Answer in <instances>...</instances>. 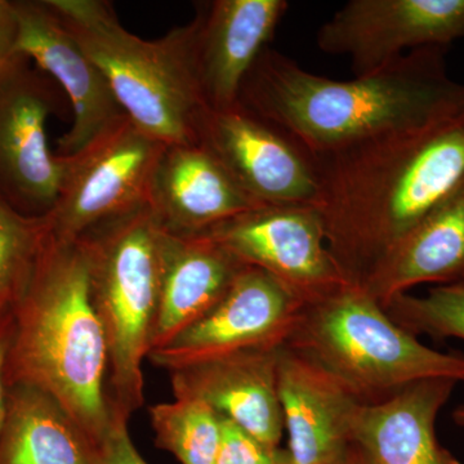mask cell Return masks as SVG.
Segmentation results:
<instances>
[{"label": "cell", "instance_id": "6", "mask_svg": "<svg viewBox=\"0 0 464 464\" xmlns=\"http://www.w3.org/2000/svg\"><path fill=\"white\" fill-rule=\"evenodd\" d=\"M164 232L148 204L82 237L108 338L110 398L127 420L145 400L142 364L157 320Z\"/></svg>", "mask_w": 464, "mask_h": 464}, {"label": "cell", "instance_id": "21", "mask_svg": "<svg viewBox=\"0 0 464 464\" xmlns=\"http://www.w3.org/2000/svg\"><path fill=\"white\" fill-rule=\"evenodd\" d=\"M101 445L65 406L32 384H8L0 464H99Z\"/></svg>", "mask_w": 464, "mask_h": 464}, {"label": "cell", "instance_id": "11", "mask_svg": "<svg viewBox=\"0 0 464 464\" xmlns=\"http://www.w3.org/2000/svg\"><path fill=\"white\" fill-rule=\"evenodd\" d=\"M464 38V0H351L317 32L320 51L350 57L356 76L409 52Z\"/></svg>", "mask_w": 464, "mask_h": 464}, {"label": "cell", "instance_id": "2", "mask_svg": "<svg viewBox=\"0 0 464 464\" xmlns=\"http://www.w3.org/2000/svg\"><path fill=\"white\" fill-rule=\"evenodd\" d=\"M239 102L314 155L462 115L464 84L449 76L442 47L409 52L351 81L313 74L266 48Z\"/></svg>", "mask_w": 464, "mask_h": 464}, {"label": "cell", "instance_id": "25", "mask_svg": "<svg viewBox=\"0 0 464 464\" xmlns=\"http://www.w3.org/2000/svg\"><path fill=\"white\" fill-rule=\"evenodd\" d=\"M216 464H293L288 449L271 447L222 418L221 445Z\"/></svg>", "mask_w": 464, "mask_h": 464}, {"label": "cell", "instance_id": "1", "mask_svg": "<svg viewBox=\"0 0 464 464\" xmlns=\"http://www.w3.org/2000/svg\"><path fill=\"white\" fill-rule=\"evenodd\" d=\"M326 244L351 285L464 183V114L310 155Z\"/></svg>", "mask_w": 464, "mask_h": 464}, {"label": "cell", "instance_id": "24", "mask_svg": "<svg viewBox=\"0 0 464 464\" xmlns=\"http://www.w3.org/2000/svg\"><path fill=\"white\" fill-rule=\"evenodd\" d=\"M383 308L414 337L464 341V283L436 285L424 295H395Z\"/></svg>", "mask_w": 464, "mask_h": 464}, {"label": "cell", "instance_id": "16", "mask_svg": "<svg viewBox=\"0 0 464 464\" xmlns=\"http://www.w3.org/2000/svg\"><path fill=\"white\" fill-rule=\"evenodd\" d=\"M279 348H258L169 372L174 398L200 400L253 438L280 447Z\"/></svg>", "mask_w": 464, "mask_h": 464}, {"label": "cell", "instance_id": "17", "mask_svg": "<svg viewBox=\"0 0 464 464\" xmlns=\"http://www.w3.org/2000/svg\"><path fill=\"white\" fill-rule=\"evenodd\" d=\"M149 206L174 235L201 234L264 207L200 143L167 146L152 177Z\"/></svg>", "mask_w": 464, "mask_h": 464}, {"label": "cell", "instance_id": "15", "mask_svg": "<svg viewBox=\"0 0 464 464\" xmlns=\"http://www.w3.org/2000/svg\"><path fill=\"white\" fill-rule=\"evenodd\" d=\"M277 391L293 464H340L353 444V422L362 405L286 344L277 355Z\"/></svg>", "mask_w": 464, "mask_h": 464}, {"label": "cell", "instance_id": "14", "mask_svg": "<svg viewBox=\"0 0 464 464\" xmlns=\"http://www.w3.org/2000/svg\"><path fill=\"white\" fill-rule=\"evenodd\" d=\"M288 8L285 0H216L198 12L194 63L208 108L239 103L246 76Z\"/></svg>", "mask_w": 464, "mask_h": 464}, {"label": "cell", "instance_id": "20", "mask_svg": "<svg viewBox=\"0 0 464 464\" xmlns=\"http://www.w3.org/2000/svg\"><path fill=\"white\" fill-rule=\"evenodd\" d=\"M464 283V183L382 257L362 288L382 307L420 284Z\"/></svg>", "mask_w": 464, "mask_h": 464}, {"label": "cell", "instance_id": "7", "mask_svg": "<svg viewBox=\"0 0 464 464\" xmlns=\"http://www.w3.org/2000/svg\"><path fill=\"white\" fill-rule=\"evenodd\" d=\"M167 145L124 119L72 157L63 159L56 204L45 217L52 237L75 241L148 206Z\"/></svg>", "mask_w": 464, "mask_h": 464}, {"label": "cell", "instance_id": "23", "mask_svg": "<svg viewBox=\"0 0 464 464\" xmlns=\"http://www.w3.org/2000/svg\"><path fill=\"white\" fill-rule=\"evenodd\" d=\"M50 237L47 219L21 215L0 199V317L26 292Z\"/></svg>", "mask_w": 464, "mask_h": 464}, {"label": "cell", "instance_id": "29", "mask_svg": "<svg viewBox=\"0 0 464 464\" xmlns=\"http://www.w3.org/2000/svg\"><path fill=\"white\" fill-rule=\"evenodd\" d=\"M340 464H374L373 460L366 456L365 451L362 448L357 447L356 444L351 445L348 449L346 457Z\"/></svg>", "mask_w": 464, "mask_h": 464}, {"label": "cell", "instance_id": "12", "mask_svg": "<svg viewBox=\"0 0 464 464\" xmlns=\"http://www.w3.org/2000/svg\"><path fill=\"white\" fill-rule=\"evenodd\" d=\"M199 143L256 203L315 207L319 181L313 158L240 102L208 110Z\"/></svg>", "mask_w": 464, "mask_h": 464}, {"label": "cell", "instance_id": "28", "mask_svg": "<svg viewBox=\"0 0 464 464\" xmlns=\"http://www.w3.org/2000/svg\"><path fill=\"white\" fill-rule=\"evenodd\" d=\"M12 332H14V311L0 317V432H2L5 411H7V362Z\"/></svg>", "mask_w": 464, "mask_h": 464}, {"label": "cell", "instance_id": "13", "mask_svg": "<svg viewBox=\"0 0 464 464\" xmlns=\"http://www.w3.org/2000/svg\"><path fill=\"white\" fill-rule=\"evenodd\" d=\"M18 18L17 56L33 61L70 100L72 128L60 140L56 155L72 157L128 116L99 67L56 11L45 2H14Z\"/></svg>", "mask_w": 464, "mask_h": 464}, {"label": "cell", "instance_id": "5", "mask_svg": "<svg viewBox=\"0 0 464 464\" xmlns=\"http://www.w3.org/2000/svg\"><path fill=\"white\" fill-rule=\"evenodd\" d=\"M286 346L357 400L382 404L430 378L464 383V353H441L393 322L362 286L348 285L302 310Z\"/></svg>", "mask_w": 464, "mask_h": 464}, {"label": "cell", "instance_id": "19", "mask_svg": "<svg viewBox=\"0 0 464 464\" xmlns=\"http://www.w3.org/2000/svg\"><path fill=\"white\" fill-rule=\"evenodd\" d=\"M457 382L430 378L382 404L360 406L353 444L374 464H462L436 435V420Z\"/></svg>", "mask_w": 464, "mask_h": 464}, {"label": "cell", "instance_id": "10", "mask_svg": "<svg viewBox=\"0 0 464 464\" xmlns=\"http://www.w3.org/2000/svg\"><path fill=\"white\" fill-rule=\"evenodd\" d=\"M304 304L282 283L246 265L206 315L167 346L150 353L152 365L177 371L258 348L284 346Z\"/></svg>", "mask_w": 464, "mask_h": 464}, {"label": "cell", "instance_id": "30", "mask_svg": "<svg viewBox=\"0 0 464 464\" xmlns=\"http://www.w3.org/2000/svg\"><path fill=\"white\" fill-rule=\"evenodd\" d=\"M451 418H453V422L456 423L457 426L463 427L464 429V402L454 409Z\"/></svg>", "mask_w": 464, "mask_h": 464}, {"label": "cell", "instance_id": "18", "mask_svg": "<svg viewBox=\"0 0 464 464\" xmlns=\"http://www.w3.org/2000/svg\"><path fill=\"white\" fill-rule=\"evenodd\" d=\"M246 266L206 234L174 235L166 230L150 353L167 346L206 315Z\"/></svg>", "mask_w": 464, "mask_h": 464}, {"label": "cell", "instance_id": "27", "mask_svg": "<svg viewBox=\"0 0 464 464\" xmlns=\"http://www.w3.org/2000/svg\"><path fill=\"white\" fill-rule=\"evenodd\" d=\"M18 18L16 5L0 0V72L17 57Z\"/></svg>", "mask_w": 464, "mask_h": 464}, {"label": "cell", "instance_id": "22", "mask_svg": "<svg viewBox=\"0 0 464 464\" xmlns=\"http://www.w3.org/2000/svg\"><path fill=\"white\" fill-rule=\"evenodd\" d=\"M159 448L181 464H216L222 417L200 400L176 398L149 409Z\"/></svg>", "mask_w": 464, "mask_h": 464}, {"label": "cell", "instance_id": "8", "mask_svg": "<svg viewBox=\"0 0 464 464\" xmlns=\"http://www.w3.org/2000/svg\"><path fill=\"white\" fill-rule=\"evenodd\" d=\"M48 78L23 56L0 72V199L34 218L50 215L63 179V159L51 151L45 133L58 109Z\"/></svg>", "mask_w": 464, "mask_h": 464}, {"label": "cell", "instance_id": "9", "mask_svg": "<svg viewBox=\"0 0 464 464\" xmlns=\"http://www.w3.org/2000/svg\"><path fill=\"white\" fill-rule=\"evenodd\" d=\"M243 264L265 271L304 304L348 285L315 207L264 206L206 232Z\"/></svg>", "mask_w": 464, "mask_h": 464}, {"label": "cell", "instance_id": "26", "mask_svg": "<svg viewBox=\"0 0 464 464\" xmlns=\"http://www.w3.org/2000/svg\"><path fill=\"white\" fill-rule=\"evenodd\" d=\"M99 464H149L130 439L127 418L116 415L111 429L101 444Z\"/></svg>", "mask_w": 464, "mask_h": 464}, {"label": "cell", "instance_id": "4", "mask_svg": "<svg viewBox=\"0 0 464 464\" xmlns=\"http://www.w3.org/2000/svg\"><path fill=\"white\" fill-rule=\"evenodd\" d=\"M47 2L137 128L167 146L199 143L201 121L209 108L195 72L194 21L158 41H143L121 26L111 3Z\"/></svg>", "mask_w": 464, "mask_h": 464}, {"label": "cell", "instance_id": "3", "mask_svg": "<svg viewBox=\"0 0 464 464\" xmlns=\"http://www.w3.org/2000/svg\"><path fill=\"white\" fill-rule=\"evenodd\" d=\"M32 384L58 400L97 444L116 414L109 392V344L94 306L84 239L48 237L14 310L7 383Z\"/></svg>", "mask_w": 464, "mask_h": 464}]
</instances>
